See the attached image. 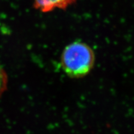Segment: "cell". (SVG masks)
<instances>
[{
	"label": "cell",
	"instance_id": "cell-1",
	"mask_svg": "<svg viewBox=\"0 0 134 134\" xmlns=\"http://www.w3.org/2000/svg\"><path fill=\"white\" fill-rule=\"evenodd\" d=\"M93 50L81 42H74L65 48L61 57V66L68 76L79 78L90 73L94 64Z\"/></svg>",
	"mask_w": 134,
	"mask_h": 134
},
{
	"label": "cell",
	"instance_id": "cell-2",
	"mask_svg": "<svg viewBox=\"0 0 134 134\" xmlns=\"http://www.w3.org/2000/svg\"><path fill=\"white\" fill-rule=\"evenodd\" d=\"M78 0H32L36 9L42 13H49L55 9H65Z\"/></svg>",
	"mask_w": 134,
	"mask_h": 134
},
{
	"label": "cell",
	"instance_id": "cell-3",
	"mask_svg": "<svg viewBox=\"0 0 134 134\" xmlns=\"http://www.w3.org/2000/svg\"><path fill=\"white\" fill-rule=\"evenodd\" d=\"M8 78L5 70L0 65V98L7 89Z\"/></svg>",
	"mask_w": 134,
	"mask_h": 134
}]
</instances>
